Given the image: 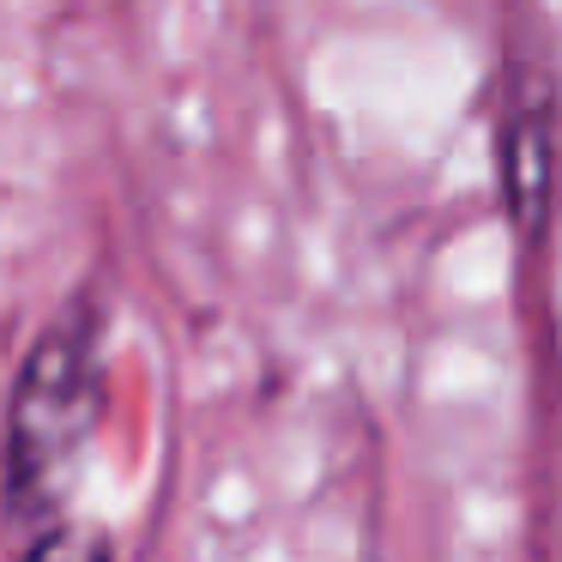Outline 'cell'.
I'll return each mask as SVG.
<instances>
[{
  "instance_id": "cell-1",
  "label": "cell",
  "mask_w": 562,
  "mask_h": 562,
  "mask_svg": "<svg viewBox=\"0 0 562 562\" xmlns=\"http://www.w3.org/2000/svg\"><path fill=\"white\" fill-rule=\"evenodd\" d=\"M103 315L74 303L37 333L13 387L0 436V508L19 538L67 520L74 484L103 424Z\"/></svg>"
},
{
  "instance_id": "cell-2",
  "label": "cell",
  "mask_w": 562,
  "mask_h": 562,
  "mask_svg": "<svg viewBox=\"0 0 562 562\" xmlns=\"http://www.w3.org/2000/svg\"><path fill=\"white\" fill-rule=\"evenodd\" d=\"M496 188L514 236L538 243L557 200V98H550V74L526 61H508V91L496 115Z\"/></svg>"
},
{
  "instance_id": "cell-3",
  "label": "cell",
  "mask_w": 562,
  "mask_h": 562,
  "mask_svg": "<svg viewBox=\"0 0 562 562\" xmlns=\"http://www.w3.org/2000/svg\"><path fill=\"white\" fill-rule=\"evenodd\" d=\"M13 562H115V538L67 514V520L43 526V532L19 538Z\"/></svg>"
}]
</instances>
